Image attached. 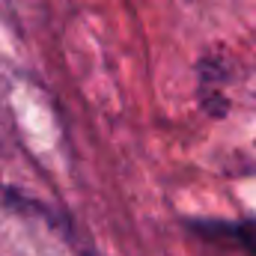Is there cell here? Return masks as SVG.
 Segmentation results:
<instances>
[{"instance_id":"obj_1","label":"cell","mask_w":256,"mask_h":256,"mask_svg":"<svg viewBox=\"0 0 256 256\" xmlns=\"http://www.w3.org/2000/svg\"><path fill=\"white\" fill-rule=\"evenodd\" d=\"M0 256H84L60 214L18 191H0Z\"/></svg>"},{"instance_id":"obj_2","label":"cell","mask_w":256,"mask_h":256,"mask_svg":"<svg viewBox=\"0 0 256 256\" xmlns=\"http://www.w3.org/2000/svg\"><path fill=\"white\" fill-rule=\"evenodd\" d=\"M182 226L191 232L196 242L212 244L218 250L242 256H256V218H185Z\"/></svg>"},{"instance_id":"obj_3","label":"cell","mask_w":256,"mask_h":256,"mask_svg":"<svg viewBox=\"0 0 256 256\" xmlns=\"http://www.w3.org/2000/svg\"><path fill=\"white\" fill-rule=\"evenodd\" d=\"M226 84H230V66L220 54L200 57V63H196V102H200L206 116L224 120L230 114Z\"/></svg>"}]
</instances>
